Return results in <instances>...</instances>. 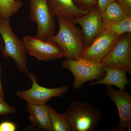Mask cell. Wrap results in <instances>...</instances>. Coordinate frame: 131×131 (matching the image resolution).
<instances>
[{"instance_id":"obj_1","label":"cell","mask_w":131,"mask_h":131,"mask_svg":"<svg viewBox=\"0 0 131 131\" xmlns=\"http://www.w3.org/2000/svg\"><path fill=\"white\" fill-rule=\"evenodd\" d=\"M57 19L58 32L46 40L58 45L64 52L66 58L75 59L82 57L85 46L81 29L72 20L60 17H57Z\"/></svg>"},{"instance_id":"obj_2","label":"cell","mask_w":131,"mask_h":131,"mask_svg":"<svg viewBox=\"0 0 131 131\" xmlns=\"http://www.w3.org/2000/svg\"><path fill=\"white\" fill-rule=\"evenodd\" d=\"M0 35L4 47L0 50L3 57L12 58L14 61L18 70L27 75L30 74L27 67V53L24 42L12 30L9 19L0 16Z\"/></svg>"},{"instance_id":"obj_3","label":"cell","mask_w":131,"mask_h":131,"mask_svg":"<svg viewBox=\"0 0 131 131\" xmlns=\"http://www.w3.org/2000/svg\"><path fill=\"white\" fill-rule=\"evenodd\" d=\"M68 119L71 131H93L99 126L101 118L100 110L90 102L77 100L63 113Z\"/></svg>"},{"instance_id":"obj_4","label":"cell","mask_w":131,"mask_h":131,"mask_svg":"<svg viewBox=\"0 0 131 131\" xmlns=\"http://www.w3.org/2000/svg\"><path fill=\"white\" fill-rule=\"evenodd\" d=\"M61 66L73 74L74 78L73 87L77 90L80 89L86 82L97 81L105 75L100 62L82 57L75 59L66 58Z\"/></svg>"},{"instance_id":"obj_5","label":"cell","mask_w":131,"mask_h":131,"mask_svg":"<svg viewBox=\"0 0 131 131\" xmlns=\"http://www.w3.org/2000/svg\"><path fill=\"white\" fill-rule=\"evenodd\" d=\"M30 20L37 25L36 37L43 39L55 34V16L51 14L47 0H30Z\"/></svg>"},{"instance_id":"obj_6","label":"cell","mask_w":131,"mask_h":131,"mask_svg":"<svg viewBox=\"0 0 131 131\" xmlns=\"http://www.w3.org/2000/svg\"><path fill=\"white\" fill-rule=\"evenodd\" d=\"M31 81V88L27 90H20L16 92V96L19 99L26 101L28 103L35 105H43L53 97H61L68 92V86L48 88L40 86L35 74L30 73L28 76Z\"/></svg>"},{"instance_id":"obj_7","label":"cell","mask_w":131,"mask_h":131,"mask_svg":"<svg viewBox=\"0 0 131 131\" xmlns=\"http://www.w3.org/2000/svg\"><path fill=\"white\" fill-rule=\"evenodd\" d=\"M22 41L27 54L39 61L48 62L65 58L63 50L54 42L30 35L24 37Z\"/></svg>"},{"instance_id":"obj_8","label":"cell","mask_w":131,"mask_h":131,"mask_svg":"<svg viewBox=\"0 0 131 131\" xmlns=\"http://www.w3.org/2000/svg\"><path fill=\"white\" fill-rule=\"evenodd\" d=\"M100 63L102 67L122 68L131 74V33L121 35L112 50Z\"/></svg>"},{"instance_id":"obj_9","label":"cell","mask_w":131,"mask_h":131,"mask_svg":"<svg viewBox=\"0 0 131 131\" xmlns=\"http://www.w3.org/2000/svg\"><path fill=\"white\" fill-rule=\"evenodd\" d=\"M105 93L114 102L118 111L119 122L110 131H129L131 130V96L125 91L107 86Z\"/></svg>"},{"instance_id":"obj_10","label":"cell","mask_w":131,"mask_h":131,"mask_svg":"<svg viewBox=\"0 0 131 131\" xmlns=\"http://www.w3.org/2000/svg\"><path fill=\"white\" fill-rule=\"evenodd\" d=\"M120 37L109 30H104L91 45L84 48L82 57L100 62L112 50Z\"/></svg>"},{"instance_id":"obj_11","label":"cell","mask_w":131,"mask_h":131,"mask_svg":"<svg viewBox=\"0 0 131 131\" xmlns=\"http://www.w3.org/2000/svg\"><path fill=\"white\" fill-rule=\"evenodd\" d=\"M72 20L81 27L85 47L91 45L102 32L103 22L101 13L97 7L87 14Z\"/></svg>"},{"instance_id":"obj_12","label":"cell","mask_w":131,"mask_h":131,"mask_svg":"<svg viewBox=\"0 0 131 131\" xmlns=\"http://www.w3.org/2000/svg\"><path fill=\"white\" fill-rule=\"evenodd\" d=\"M47 3L51 14L57 17L73 20L89 13L80 8L74 0H47Z\"/></svg>"},{"instance_id":"obj_13","label":"cell","mask_w":131,"mask_h":131,"mask_svg":"<svg viewBox=\"0 0 131 131\" xmlns=\"http://www.w3.org/2000/svg\"><path fill=\"white\" fill-rule=\"evenodd\" d=\"M102 68L105 73L104 76L97 81H90V86L105 84L108 86H114L121 91H124L126 86L130 84L127 76V73L124 69L112 66H105Z\"/></svg>"},{"instance_id":"obj_14","label":"cell","mask_w":131,"mask_h":131,"mask_svg":"<svg viewBox=\"0 0 131 131\" xmlns=\"http://www.w3.org/2000/svg\"><path fill=\"white\" fill-rule=\"evenodd\" d=\"M49 105L27 103L26 110L33 126L46 131H52L49 113Z\"/></svg>"},{"instance_id":"obj_15","label":"cell","mask_w":131,"mask_h":131,"mask_svg":"<svg viewBox=\"0 0 131 131\" xmlns=\"http://www.w3.org/2000/svg\"><path fill=\"white\" fill-rule=\"evenodd\" d=\"M101 16L103 22L102 31L107 26L117 23L129 16L121 5L115 1L112 3L101 13Z\"/></svg>"},{"instance_id":"obj_16","label":"cell","mask_w":131,"mask_h":131,"mask_svg":"<svg viewBox=\"0 0 131 131\" xmlns=\"http://www.w3.org/2000/svg\"><path fill=\"white\" fill-rule=\"evenodd\" d=\"M49 113L52 131H71L70 125L63 114H60L49 105Z\"/></svg>"},{"instance_id":"obj_17","label":"cell","mask_w":131,"mask_h":131,"mask_svg":"<svg viewBox=\"0 0 131 131\" xmlns=\"http://www.w3.org/2000/svg\"><path fill=\"white\" fill-rule=\"evenodd\" d=\"M24 3L20 0H0V16L6 19L18 12Z\"/></svg>"},{"instance_id":"obj_18","label":"cell","mask_w":131,"mask_h":131,"mask_svg":"<svg viewBox=\"0 0 131 131\" xmlns=\"http://www.w3.org/2000/svg\"><path fill=\"white\" fill-rule=\"evenodd\" d=\"M104 30H109L119 36L131 33V16H127L121 21L107 26Z\"/></svg>"},{"instance_id":"obj_19","label":"cell","mask_w":131,"mask_h":131,"mask_svg":"<svg viewBox=\"0 0 131 131\" xmlns=\"http://www.w3.org/2000/svg\"><path fill=\"white\" fill-rule=\"evenodd\" d=\"M81 9L89 12L97 7V0H75Z\"/></svg>"},{"instance_id":"obj_20","label":"cell","mask_w":131,"mask_h":131,"mask_svg":"<svg viewBox=\"0 0 131 131\" xmlns=\"http://www.w3.org/2000/svg\"><path fill=\"white\" fill-rule=\"evenodd\" d=\"M16 108L0 98V115H6L16 112Z\"/></svg>"},{"instance_id":"obj_21","label":"cell","mask_w":131,"mask_h":131,"mask_svg":"<svg viewBox=\"0 0 131 131\" xmlns=\"http://www.w3.org/2000/svg\"><path fill=\"white\" fill-rule=\"evenodd\" d=\"M16 129V125L13 122L5 121L0 124V131H15Z\"/></svg>"},{"instance_id":"obj_22","label":"cell","mask_w":131,"mask_h":131,"mask_svg":"<svg viewBox=\"0 0 131 131\" xmlns=\"http://www.w3.org/2000/svg\"><path fill=\"white\" fill-rule=\"evenodd\" d=\"M128 16H131V0H117Z\"/></svg>"},{"instance_id":"obj_23","label":"cell","mask_w":131,"mask_h":131,"mask_svg":"<svg viewBox=\"0 0 131 131\" xmlns=\"http://www.w3.org/2000/svg\"><path fill=\"white\" fill-rule=\"evenodd\" d=\"M115 0H97V7L101 13H102L107 7Z\"/></svg>"},{"instance_id":"obj_24","label":"cell","mask_w":131,"mask_h":131,"mask_svg":"<svg viewBox=\"0 0 131 131\" xmlns=\"http://www.w3.org/2000/svg\"><path fill=\"white\" fill-rule=\"evenodd\" d=\"M2 67L0 64V98L4 99L5 98V94H4V90L3 88L1 82V74Z\"/></svg>"},{"instance_id":"obj_25","label":"cell","mask_w":131,"mask_h":131,"mask_svg":"<svg viewBox=\"0 0 131 131\" xmlns=\"http://www.w3.org/2000/svg\"><path fill=\"white\" fill-rule=\"evenodd\" d=\"M4 43L1 37H0V50H2L4 47Z\"/></svg>"}]
</instances>
